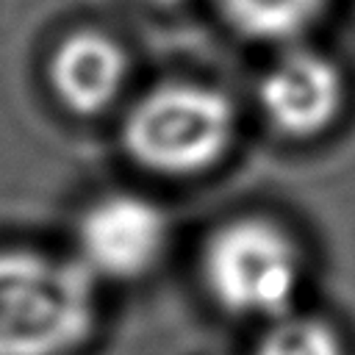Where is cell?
Returning a JSON list of instances; mask_svg holds the SVG:
<instances>
[{
  "label": "cell",
  "instance_id": "1",
  "mask_svg": "<svg viewBox=\"0 0 355 355\" xmlns=\"http://www.w3.org/2000/svg\"><path fill=\"white\" fill-rule=\"evenodd\" d=\"M83 263L28 250L0 252V355H69L94 327Z\"/></svg>",
  "mask_w": 355,
  "mask_h": 355
},
{
  "label": "cell",
  "instance_id": "2",
  "mask_svg": "<svg viewBox=\"0 0 355 355\" xmlns=\"http://www.w3.org/2000/svg\"><path fill=\"white\" fill-rule=\"evenodd\" d=\"M233 133V103L200 83L155 86L130 105L122 122L128 155L161 175H197L214 166Z\"/></svg>",
  "mask_w": 355,
  "mask_h": 355
},
{
  "label": "cell",
  "instance_id": "3",
  "mask_svg": "<svg viewBox=\"0 0 355 355\" xmlns=\"http://www.w3.org/2000/svg\"><path fill=\"white\" fill-rule=\"evenodd\" d=\"M302 258L275 222L247 216L216 227L202 250L208 294L239 316H283L297 297Z\"/></svg>",
  "mask_w": 355,
  "mask_h": 355
},
{
  "label": "cell",
  "instance_id": "4",
  "mask_svg": "<svg viewBox=\"0 0 355 355\" xmlns=\"http://www.w3.org/2000/svg\"><path fill=\"white\" fill-rule=\"evenodd\" d=\"M169 241L164 211L139 194H108L86 208L78 225L80 263L92 275L130 280L150 272Z\"/></svg>",
  "mask_w": 355,
  "mask_h": 355
},
{
  "label": "cell",
  "instance_id": "5",
  "mask_svg": "<svg viewBox=\"0 0 355 355\" xmlns=\"http://www.w3.org/2000/svg\"><path fill=\"white\" fill-rule=\"evenodd\" d=\"M258 103L266 122L286 136L322 133L344 103L341 69L322 53L291 50L261 78Z\"/></svg>",
  "mask_w": 355,
  "mask_h": 355
},
{
  "label": "cell",
  "instance_id": "6",
  "mask_svg": "<svg viewBox=\"0 0 355 355\" xmlns=\"http://www.w3.org/2000/svg\"><path fill=\"white\" fill-rule=\"evenodd\" d=\"M128 55L119 42L100 31L69 33L50 58V86L75 114H100L122 92Z\"/></svg>",
  "mask_w": 355,
  "mask_h": 355
},
{
  "label": "cell",
  "instance_id": "7",
  "mask_svg": "<svg viewBox=\"0 0 355 355\" xmlns=\"http://www.w3.org/2000/svg\"><path fill=\"white\" fill-rule=\"evenodd\" d=\"M225 19L258 42H283L305 33L327 0H216Z\"/></svg>",
  "mask_w": 355,
  "mask_h": 355
},
{
  "label": "cell",
  "instance_id": "8",
  "mask_svg": "<svg viewBox=\"0 0 355 355\" xmlns=\"http://www.w3.org/2000/svg\"><path fill=\"white\" fill-rule=\"evenodd\" d=\"M255 355H344V349L327 322L283 313L261 336Z\"/></svg>",
  "mask_w": 355,
  "mask_h": 355
},
{
  "label": "cell",
  "instance_id": "9",
  "mask_svg": "<svg viewBox=\"0 0 355 355\" xmlns=\"http://www.w3.org/2000/svg\"><path fill=\"white\" fill-rule=\"evenodd\" d=\"M147 3H155V6H172V3H180V0H147Z\"/></svg>",
  "mask_w": 355,
  "mask_h": 355
}]
</instances>
